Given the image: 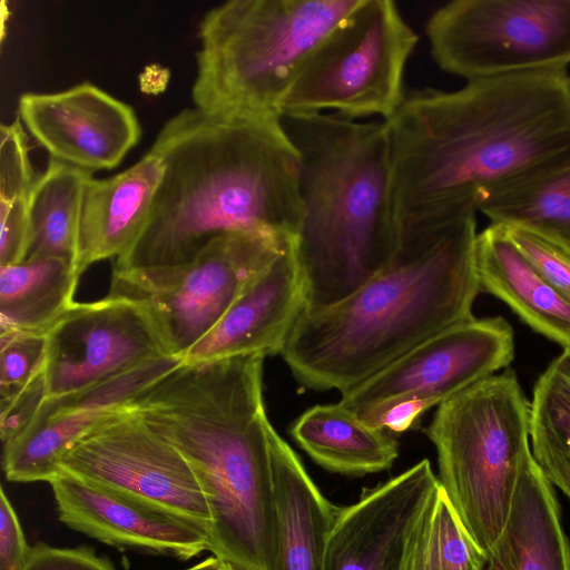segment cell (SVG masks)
<instances>
[{"label": "cell", "mask_w": 570, "mask_h": 570, "mask_svg": "<svg viewBox=\"0 0 570 570\" xmlns=\"http://www.w3.org/2000/svg\"><path fill=\"white\" fill-rule=\"evenodd\" d=\"M514 333L501 316L471 318L419 344L342 393L338 403L379 428L391 407L417 401L428 410L510 365Z\"/></svg>", "instance_id": "12"}, {"label": "cell", "mask_w": 570, "mask_h": 570, "mask_svg": "<svg viewBox=\"0 0 570 570\" xmlns=\"http://www.w3.org/2000/svg\"><path fill=\"white\" fill-rule=\"evenodd\" d=\"M385 122L397 236L476 210L495 186L570 166L566 69L406 91Z\"/></svg>", "instance_id": "1"}, {"label": "cell", "mask_w": 570, "mask_h": 570, "mask_svg": "<svg viewBox=\"0 0 570 570\" xmlns=\"http://www.w3.org/2000/svg\"><path fill=\"white\" fill-rule=\"evenodd\" d=\"M419 35L392 0H360L320 42L282 105V114L392 117Z\"/></svg>", "instance_id": "8"}, {"label": "cell", "mask_w": 570, "mask_h": 570, "mask_svg": "<svg viewBox=\"0 0 570 570\" xmlns=\"http://www.w3.org/2000/svg\"><path fill=\"white\" fill-rule=\"evenodd\" d=\"M278 518L279 570H322L337 508L272 426L269 432Z\"/></svg>", "instance_id": "22"}, {"label": "cell", "mask_w": 570, "mask_h": 570, "mask_svg": "<svg viewBox=\"0 0 570 570\" xmlns=\"http://www.w3.org/2000/svg\"><path fill=\"white\" fill-rule=\"evenodd\" d=\"M272 426L263 395L232 383L191 392L160 426L202 485L208 550L229 570H279Z\"/></svg>", "instance_id": "5"}, {"label": "cell", "mask_w": 570, "mask_h": 570, "mask_svg": "<svg viewBox=\"0 0 570 570\" xmlns=\"http://www.w3.org/2000/svg\"><path fill=\"white\" fill-rule=\"evenodd\" d=\"M303 307L294 240L253 279L222 320L184 355L183 362L281 353Z\"/></svg>", "instance_id": "18"}, {"label": "cell", "mask_w": 570, "mask_h": 570, "mask_svg": "<svg viewBox=\"0 0 570 570\" xmlns=\"http://www.w3.org/2000/svg\"><path fill=\"white\" fill-rule=\"evenodd\" d=\"M21 570H116L89 547L58 548L39 542L31 547Z\"/></svg>", "instance_id": "32"}, {"label": "cell", "mask_w": 570, "mask_h": 570, "mask_svg": "<svg viewBox=\"0 0 570 570\" xmlns=\"http://www.w3.org/2000/svg\"><path fill=\"white\" fill-rule=\"evenodd\" d=\"M160 356L82 391L43 400L30 423L3 444L2 466L12 482H49L58 461L91 426L130 405L158 380L181 364Z\"/></svg>", "instance_id": "15"}, {"label": "cell", "mask_w": 570, "mask_h": 570, "mask_svg": "<svg viewBox=\"0 0 570 570\" xmlns=\"http://www.w3.org/2000/svg\"><path fill=\"white\" fill-rule=\"evenodd\" d=\"M480 291L504 302L534 332L570 350V302L530 264L503 225L478 233Z\"/></svg>", "instance_id": "20"}, {"label": "cell", "mask_w": 570, "mask_h": 570, "mask_svg": "<svg viewBox=\"0 0 570 570\" xmlns=\"http://www.w3.org/2000/svg\"><path fill=\"white\" fill-rule=\"evenodd\" d=\"M46 334L45 400L170 355L145 305L119 295L76 302Z\"/></svg>", "instance_id": "13"}, {"label": "cell", "mask_w": 570, "mask_h": 570, "mask_svg": "<svg viewBox=\"0 0 570 570\" xmlns=\"http://www.w3.org/2000/svg\"><path fill=\"white\" fill-rule=\"evenodd\" d=\"M164 171L158 155L149 151L135 165L105 179L94 176L82 195L76 269L126 253L141 233Z\"/></svg>", "instance_id": "19"}, {"label": "cell", "mask_w": 570, "mask_h": 570, "mask_svg": "<svg viewBox=\"0 0 570 570\" xmlns=\"http://www.w3.org/2000/svg\"><path fill=\"white\" fill-rule=\"evenodd\" d=\"M484 570H492L489 566Z\"/></svg>", "instance_id": "36"}, {"label": "cell", "mask_w": 570, "mask_h": 570, "mask_svg": "<svg viewBox=\"0 0 570 570\" xmlns=\"http://www.w3.org/2000/svg\"><path fill=\"white\" fill-rule=\"evenodd\" d=\"M38 176L35 173L24 126L17 117L0 126V202L29 197Z\"/></svg>", "instance_id": "30"}, {"label": "cell", "mask_w": 570, "mask_h": 570, "mask_svg": "<svg viewBox=\"0 0 570 570\" xmlns=\"http://www.w3.org/2000/svg\"><path fill=\"white\" fill-rule=\"evenodd\" d=\"M289 432L314 462L344 475L387 470L399 455L394 434L367 424L338 402L307 409Z\"/></svg>", "instance_id": "23"}, {"label": "cell", "mask_w": 570, "mask_h": 570, "mask_svg": "<svg viewBox=\"0 0 570 570\" xmlns=\"http://www.w3.org/2000/svg\"><path fill=\"white\" fill-rule=\"evenodd\" d=\"M81 275L61 258H37L0 266L1 332L47 331L75 305Z\"/></svg>", "instance_id": "25"}, {"label": "cell", "mask_w": 570, "mask_h": 570, "mask_svg": "<svg viewBox=\"0 0 570 570\" xmlns=\"http://www.w3.org/2000/svg\"><path fill=\"white\" fill-rule=\"evenodd\" d=\"M487 557L492 570H570V541L558 498L531 451L504 528Z\"/></svg>", "instance_id": "21"}, {"label": "cell", "mask_w": 570, "mask_h": 570, "mask_svg": "<svg viewBox=\"0 0 570 570\" xmlns=\"http://www.w3.org/2000/svg\"><path fill=\"white\" fill-rule=\"evenodd\" d=\"M360 0H229L205 12L191 87L195 107L281 116L311 55Z\"/></svg>", "instance_id": "6"}, {"label": "cell", "mask_w": 570, "mask_h": 570, "mask_svg": "<svg viewBox=\"0 0 570 570\" xmlns=\"http://www.w3.org/2000/svg\"><path fill=\"white\" fill-rule=\"evenodd\" d=\"M18 117L51 158L90 173L117 167L141 136L131 106L89 81L22 94Z\"/></svg>", "instance_id": "14"}, {"label": "cell", "mask_w": 570, "mask_h": 570, "mask_svg": "<svg viewBox=\"0 0 570 570\" xmlns=\"http://www.w3.org/2000/svg\"><path fill=\"white\" fill-rule=\"evenodd\" d=\"M49 483L59 520L105 544L181 560L209 549L205 530L127 495L65 473Z\"/></svg>", "instance_id": "17"}, {"label": "cell", "mask_w": 570, "mask_h": 570, "mask_svg": "<svg viewBox=\"0 0 570 570\" xmlns=\"http://www.w3.org/2000/svg\"><path fill=\"white\" fill-rule=\"evenodd\" d=\"M476 210L491 224L524 230L570 258V166L481 193Z\"/></svg>", "instance_id": "24"}, {"label": "cell", "mask_w": 570, "mask_h": 570, "mask_svg": "<svg viewBox=\"0 0 570 570\" xmlns=\"http://www.w3.org/2000/svg\"><path fill=\"white\" fill-rule=\"evenodd\" d=\"M227 570H229V569H227Z\"/></svg>", "instance_id": "37"}, {"label": "cell", "mask_w": 570, "mask_h": 570, "mask_svg": "<svg viewBox=\"0 0 570 570\" xmlns=\"http://www.w3.org/2000/svg\"><path fill=\"white\" fill-rule=\"evenodd\" d=\"M295 236L228 233L184 264L112 269L109 294L145 305L170 355L183 361Z\"/></svg>", "instance_id": "9"}, {"label": "cell", "mask_w": 570, "mask_h": 570, "mask_svg": "<svg viewBox=\"0 0 570 570\" xmlns=\"http://www.w3.org/2000/svg\"><path fill=\"white\" fill-rule=\"evenodd\" d=\"M185 570H227V567L213 556Z\"/></svg>", "instance_id": "35"}, {"label": "cell", "mask_w": 570, "mask_h": 570, "mask_svg": "<svg viewBox=\"0 0 570 570\" xmlns=\"http://www.w3.org/2000/svg\"><path fill=\"white\" fill-rule=\"evenodd\" d=\"M299 153L302 220L295 236L305 309L357 291L393 257L391 145L383 120L282 114Z\"/></svg>", "instance_id": "4"}, {"label": "cell", "mask_w": 570, "mask_h": 570, "mask_svg": "<svg viewBox=\"0 0 570 570\" xmlns=\"http://www.w3.org/2000/svg\"><path fill=\"white\" fill-rule=\"evenodd\" d=\"M476 212L399 235L391 261L344 299L302 308L281 351L306 389L342 393L435 334L473 318Z\"/></svg>", "instance_id": "3"}, {"label": "cell", "mask_w": 570, "mask_h": 570, "mask_svg": "<svg viewBox=\"0 0 570 570\" xmlns=\"http://www.w3.org/2000/svg\"><path fill=\"white\" fill-rule=\"evenodd\" d=\"M92 173L55 158L29 195V243L24 261L61 258L76 266L81 200Z\"/></svg>", "instance_id": "26"}, {"label": "cell", "mask_w": 570, "mask_h": 570, "mask_svg": "<svg viewBox=\"0 0 570 570\" xmlns=\"http://www.w3.org/2000/svg\"><path fill=\"white\" fill-rule=\"evenodd\" d=\"M439 487L424 459L338 507L322 570H403L413 530Z\"/></svg>", "instance_id": "16"}, {"label": "cell", "mask_w": 570, "mask_h": 570, "mask_svg": "<svg viewBox=\"0 0 570 570\" xmlns=\"http://www.w3.org/2000/svg\"><path fill=\"white\" fill-rule=\"evenodd\" d=\"M529 414L515 373L505 370L441 403L425 429L440 485L485 554L504 528L530 453Z\"/></svg>", "instance_id": "7"}, {"label": "cell", "mask_w": 570, "mask_h": 570, "mask_svg": "<svg viewBox=\"0 0 570 570\" xmlns=\"http://www.w3.org/2000/svg\"><path fill=\"white\" fill-rule=\"evenodd\" d=\"M29 197L0 202V266L26 259L29 243Z\"/></svg>", "instance_id": "33"}, {"label": "cell", "mask_w": 570, "mask_h": 570, "mask_svg": "<svg viewBox=\"0 0 570 570\" xmlns=\"http://www.w3.org/2000/svg\"><path fill=\"white\" fill-rule=\"evenodd\" d=\"M58 471L167 512L208 534L210 512L191 465L129 405L81 435L58 461Z\"/></svg>", "instance_id": "11"}, {"label": "cell", "mask_w": 570, "mask_h": 570, "mask_svg": "<svg viewBox=\"0 0 570 570\" xmlns=\"http://www.w3.org/2000/svg\"><path fill=\"white\" fill-rule=\"evenodd\" d=\"M487 554L470 537L441 485L411 535L403 570H484Z\"/></svg>", "instance_id": "28"}, {"label": "cell", "mask_w": 570, "mask_h": 570, "mask_svg": "<svg viewBox=\"0 0 570 570\" xmlns=\"http://www.w3.org/2000/svg\"><path fill=\"white\" fill-rule=\"evenodd\" d=\"M425 33L436 66L466 81L567 69L570 0H454L430 16Z\"/></svg>", "instance_id": "10"}, {"label": "cell", "mask_w": 570, "mask_h": 570, "mask_svg": "<svg viewBox=\"0 0 570 570\" xmlns=\"http://www.w3.org/2000/svg\"><path fill=\"white\" fill-rule=\"evenodd\" d=\"M47 334L0 332V396L8 400L45 377Z\"/></svg>", "instance_id": "29"}, {"label": "cell", "mask_w": 570, "mask_h": 570, "mask_svg": "<svg viewBox=\"0 0 570 570\" xmlns=\"http://www.w3.org/2000/svg\"><path fill=\"white\" fill-rule=\"evenodd\" d=\"M31 547L28 546L14 508L0 489V570H21Z\"/></svg>", "instance_id": "34"}, {"label": "cell", "mask_w": 570, "mask_h": 570, "mask_svg": "<svg viewBox=\"0 0 570 570\" xmlns=\"http://www.w3.org/2000/svg\"><path fill=\"white\" fill-rule=\"evenodd\" d=\"M164 171L147 222L112 269L179 265L228 233L296 236L299 153L281 116H173L151 148Z\"/></svg>", "instance_id": "2"}, {"label": "cell", "mask_w": 570, "mask_h": 570, "mask_svg": "<svg viewBox=\"0 0 570 570\" xmlns=\"http://www.w3.org/2000/svg\"><path fill=\"white\" fill-rule=\"evenodd\" d=\"M529 441L543 476L570 500V350L554 357L533 386Z\"/></svg>", "instance_id": "27"}, {"label": "cell", "mask_w": 570, "mask_h": 570, "mask_svg": "<svg viewBox=\"0 0 570 570\" xmlns=\"http://www.w3.org/2000/svg\"><path fill=\"white\" fill-rule=\"evenodd\" d=\"M504 227L512 242L535 271L570 302V258L552 245L524 230Z\"/></svg>", "instance_id": "31"}]
</instances>
